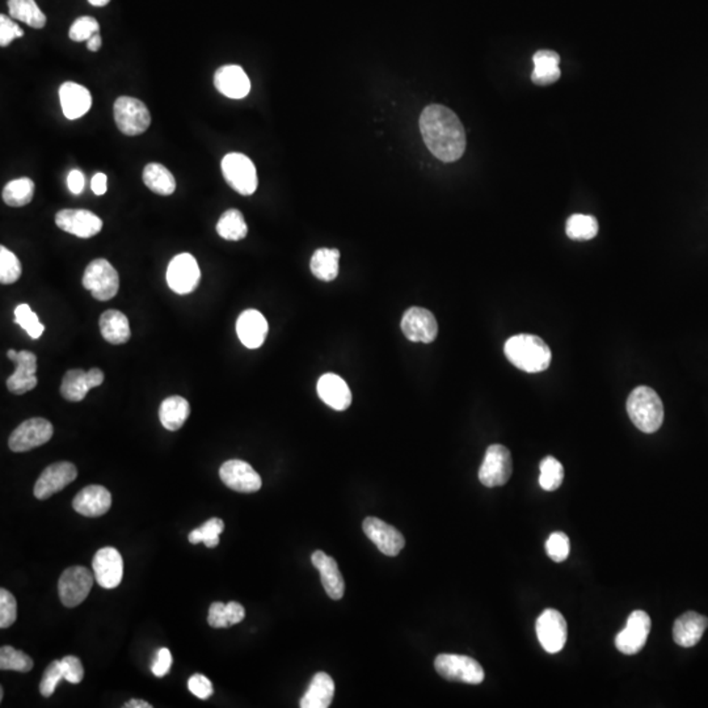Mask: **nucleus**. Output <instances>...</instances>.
<instances>
[{
	"label": "nucleus",
	"mask_w": 708,
	"mask_h": 708,
	"mask_svg": "<svg viewBox=\"0 0 708 708\" xmlns=\"http://www.w3.org/2000/svg\"><path fill=\"white\" fill-rule=\"evenodd\" d=\"M420 131L436 158L444 163L462 158L466 150L465 128L452 109L437 104L427 106L420 116Z\"/></svg>",
	"instance_id": "nucleus-1"
},
{
	"label": "nucleus",
	"mask_w": 708,
	"mask_h": 708,
	"mask_svg": "<svg viewBox=\"0 0 708 708\" xmlns=\"http://www.w3.org/2000/svg\"><path fill=\"white\" fill-rule=\"evenodd\" d=\"M505 356L523 372H545L551 364V350L540 337L521 334L510 337L504 347Z\"/></svg>",
	"instance_id": "nucleus-2"
},
{
	"label": "nucleus",
	"mask_w": 708,
	"mask_h": 708,
	"mask_svg": "<svg viewBox=\"0 0 708 708\" xmlns=\"http://www.w3.org/2000/svg\"><path fill=\"white\" fill-rule=\"evenodd\" d=\"M627 413L631 421L644 433H655L664 421V405L655 389L639 386L627 399Z\"/></svg>",
	"instance_id": "nucleus-3"
},
{
	"label": "nucleus",
	"mask_w": 708,
	"mask_h": 708,
	"mask_svg": "<svg viewBox=\"0 0 708 708\" xmlns=\"http://www.w3.org/2000/svg\"><path fill=\"white\" fill-rule=\"evenodd\" d=\"M222 174L226 183L241 196H251L259 185L257 171L248 156L230 153L222 159Z\"/></svg>",
	"instance_id": "nucleus-4"
},
{
	"label": "nucleus",
	"mask_w": 708,
	"mask_h": 708,
	"mask_svg": "<svg viewBox=\"0 0 708 708\" xmlns=\"http://www.w3.org/2000/svg\"><path fill=\"white\" fill-rule=\"evenodd\" d=\"M114 114L118 130L125 136H141L151 125V114L146 104L136 98H118L114 101Z\"/></svg>",
	"instance_id": "nucleus-5"
},
{
	"label": "nucleus",
	"mask_w": 708,
	"mask_h": 708,
	"mask_svg": "<svg viewBox=\"0 0 708 708\" xmlns=\"http://www.w3.org/2000/svg\"><path fill=\"white\" fill-rule=\"evenodd\" d=\"M83 287L98 301H109L117 295L120 277L108 260L96 259L84 271Z\"/></svg>",
	"instance_id": "nucleus-6"
},
{
	"label": "nucleus",
	"mask_w": 708,
	"mask_h": 708,
	"mask_svg": "<svg viewBox=\"0 0 708 708\" xmlns=\"http://www.w3.org/2000/svg\"><path fill=\"white\" fill-rule=\"evenodd\" d=\"M435 668L444 680L470 683V685H479L484 680L482 665L468 656L443 653L436 657Z\"/></svg>",
	"instance_id": "nucleus-7"
},
{
	"label": "nucleus",
	"mask_w": 708,
	"mask_h": 708,
	"mask_svg": "<svg viewBox=\"0 0 708 708\" xmlns=\"http://www.w3.org/2000/svg\"><path fill=\"white\" fill-rule=\"evenodd\" d=\"M53 425L43 417H33L21 422L8 440V446L12 452H26L35 447L43 446L53 437Z\"/></svg>",
	"instance_id": "nucleus-8"
},
{
	"label": "nucleus",
	"mask_w": 708,
	"mask_h": 708,
	"mask_svg": "<svg viewBox=\"0 0 708 708\" xmlns=\"http://www.w3.org/2000/svg\"><path fill=\"white\" fill-rule=\"evenodd\" d=\"M93 581H95V575H92L86 567L75 565V567L67 568L59 578L60 602L66 608H75V606L81 605L90 594Z\"/></svg>",
	"instance_id": "nucleus-9"
},
{
	"label": "nucleus",
	"mask_w": 708,
	"mask_h": 708,
	"mask_svg": "<svg viewBox=\"0 0 708 708\" xmlns=\"http://www.w3.org/2000/svg\"><path fill=\"white\" fill-rule=\"evenodd\" d=\"M513 463L509 450L502 444H492L485 452L479 470V480L485 487H501L512 476Z\"/></svg>",
	"instance_id": "nucleus-10"
},
{
	"label": "nucleus",
	"mask_w": 708,
	"mask_h": 708,
	"mask_svg": "<svg viewBox=\"0 0 708 708\" xmlns=\"http://www.w3.org/2000/svg\"><path fill=\"white\" fill-rule=\"evenodd\" d=\"M201 271L191 254L177 255L167 268V284L177 295H191L199 287Z\"/></svg>",
	"instance_id": "nucleus-11"
},
{
	"label": "nucleus",
	"mask_w": 708,
	"mask_h": 708,
	"mask_svg": "<svg viewBox=\"0 0 708 708\" xmlns=\"http://www.w3.org/2000/svg\"><path fill=\"white\" fill-rule=\"evenodd\" d=\"M538 641L548 653H558L567 643V622L555 609H547L540 614L535 625Z\"/></svg>",
	"instance_id": "nucleus-12"
},
{
	"label": "nucleus",
	"mask_w": 708,
	"mask_h": 708,
	"mask_svg": "<svg viewBox=\"0 0 708 708\" xmlns=\"http://www.w3.org/2000/svg\"><path fill=\"white\" fill-rule=\"evenodd\" d=\"M650 618L643 610L628 617L625 627L617 635L616 646L625 655H636L646 646L650 633Z\"/></svg>",
	"instance_id": "nucleus-13"
},
{
	"label": "nucleus",
	"mask_w": 708,
	"mask_h": 708,
	"mask_svg": "<svg viewBox=\"0 0 708 708\" xmlns=\"http://www.w3.org/2000/svg\"><path fill=\"white\" fill-rule=\"evenodd\" d=\"M56 224L62 232L90 239L103 230V221L95 213L84 208H65L56 216Z\"/></svg>",
	"instance_id": "nucleus-14"
},
{
	"label": "nucleus",
	"mask_w": 708,
	"mask_h": 708,
	"mask_svg": "<svg viewBox=\"0 0 708 708\" xmlns=\"http://www.w3.org/2000/svg\"><path fill=\"white\" fill-rule=\"evenodd\" d=\"M219 477L230 490L241 493H254L262 488L260 475L249 463L240 460L224 462L219 468Z\"/></svg>",
	"instance_id": "nucleus-15"
},
{
	"label": "nucleus",
	"mask_w": 708,
	"mask_h": 708,
	"mask_svg": "<svg viewBox=\"0 0 708 708\" xmlns=\"http://www.w3.org/2000/svg\"><path fill=\"white\" fill-rule=\"evenodd\" d=\"M8 358L15 362V373L7 380V387L12 394L23 395L32 391L37 386L38 380L35 377L37 373V357L35 353L28 350H10L7 353Z\"/></svg>",
	"instance_id": "nucleus-16"
},
{
	"label": "nucleus",
	"mask_w": 708,
	"mask_h": 708,
	"mask_svg": "<svg viewBox=\"0 0 708 708\" xmlns=\"http://www.w3.org/2000/svg\"><path fill=\"white\" fill-rule=\"evenodd\" d=\"M402 331L410 342L429 344L437 337V320L429 310L411 307L403 315Z\"/></svg>",
	"instance_id": "nucleus-17"
},
{
	"label": "nucleus",
	"mask_w": 708,
	"mask_h": 708,
	"mask_svg": "<svg viewBox=\"0 0 708 708\" xmlns=\"http://www.w3.org/2000/svg\"><path fill=\"white\" fill-rule=\"evenodd\" d=\"M78 476V470L75 465L70 462H57L49 466L43 470L35 484V499L46 500L51 498L54 493L59 492L63 488L67 487L70 483Z\"/></svg>",
	"instance_id": "nucleus-18"
},
{
	"label": "nucleus",
	"mask_w": 708,
	"mask_h": 708,
	"mask_svg": "<svg viewBox=\"0 0 708 708\" xmlns=\"http://www.w3.org/2000/svg\"><path fill=\"white\" fill-rule=\"evenodd\" d=\"M92 568L95 580L101 588H117L122 581L123 561L117 548H100L93 558Z\"/></svg>",
	"instance_id": "nucleus-19"
},
{
	"label": "nucleus",
	"mask_w": 708,
	"mask_h": 708,
	"mask_svg": "<svg viewBox=\"0 0 708 708\" xmlns=\"http://www.w3.org/2000/svg\"><path fill=\"white\" fill-rule=\"evenodd\" d=\"M366 537L387 556H397L405 548L402 532L377 517H367L362 523Z\"/></svg>",
	"instance_id": "nucleus-20"
},
{
	"label": "nucleus",
	"mask_w": 708,
	"mask_h": 708,
	"mask_svg": "<svg viewBox=\"0 0 708 708\" xmlns=\"http://www.w3.org/2000/svg\"><path fill=\"white\" fill-rule=\"evenodd\" d=\"M104 382V373L100 369L68 370L60 384V395L68 402H82L90 389L101 386Z\"/></svg>",
	"instance_id": "nucleus-21"
},
{
	"label": "nucleus",
	"mask_w": 708,
	"mask_h": 708,
	"mask_svg": "<svg viewBox=\"0 0 708 708\" xmlns=\"http://www.w3.org/2000/svg\"><path fill=\"white\" fill-rule=\"evenodd\" d=\"M268 322L257 310H246L236 320V334L244 347L257 350L264 344L268 336Z\"/></svg>",
	"instance_id": "nucleus-22"
},
{
	"label": "nucleus",
	"mask_w": 708,
	"mask_h": 708,
	"mask_svg": "<svg viewBox=\"0 0 708 708\" xmlns=\"http://www.w3.org/2000/svg\"><path fill=\"white\" fill-rule=\"evenodd\" d=\"M214 86L226 98H244L251 90V82L240 66H222L214 74Z\"/></svg>",
	"instance_id": "nucleus-23"
},
{
	"label": "nucleus",
	"mask_w": 708,
	"mask_h": 708,
	"mask_svg": "<svg viewBox=\"0 0 708 708\" xmlns=\"http://www.w3.org/2000/svg\"><path fill=\"white\" fill-rule=\"evenodd\" d=\"M112 507V495L103 485H89L83 488L73 500L76 513L84 517H101Z\"/></svg>",
	"instance_id": "nucleus-24"
},
{
	"label": "nucleus",
	"mask_w": 708,
	"mask_h": 708,
	"mask_svg": "<svg viewBox=\"0 0 708 708\" xmlns=\"http://www.w3.org/2000/svg\"><path fill=\"white\" fill-rule=\"evenodd\" d=\"M318 395L334 411L348 410L352 405V392L347 382L332 373L322 375L318 381Z\"/></svg>",
	"instance_id": "nucleus-25"
},
{
	"label": "nucleus",
	"mask_w": 708,
	"mask_h": 708,
	"mask_svg": "<svg viewBox=\"0 0 708 708\" xmlns=\"http://www.w3.org/2000/svg\"><path fill=\"white\" fill-rule=\"evenodd\" d=\"M60 106L68 120L83 117L92 106V96L86 87L74 82H66L59 89Z\"/></svg>",
	"instance_id": "nucleus-26"
},
{
	"label": "nucleus",
	"mask_w": 708,
	"mask_h": 708,
	"mask_svg": "<svg viewBox=\"0 0 708 708\" xmlns=\"http://www.w3.org/2000/svg\"><path fill=\"white\" fill-rule=\"evenodd\" d=\"M311 562L320 572V580H322L328 597L332 600L342 598L345 593V583L336 561L323 551H315L312 554Z\"/></svg>",
	"instance_id": "nucleus-27"
},
{
	"label": "nucleus",
	"mask_w": 708,
	"mask_h": 708,
	"mask_svg": "<svg viewBox=\"0 0 708 708\" xmlns=\"http://www.w3.org/2000/svg\"><path fill=\"white\" fill-rule=\"evenodd\" d=\"M707 627V617L701 616L696 611H688L674 623V641L683 649H690L699 643Z\"/></svg>",
	"instance_id": "nucleus-28"
},
{
	"label": "nucleus",
	"mask_w": 708,
	"mask_h": 708,
	"mask_svg": "<svg viewBox=\"0 0 708 708\" xmlns=\"http://www.w3.org/2000/svg\"><path fill=\"white\" fill-rule=\"evenodd\" d=\"M334 696V680L325 672H319L310 682L309 688L299 702V706L302 708H326L331 706Z\"/></svg>",
	"instance_id": "nucleus-29"
},
{
	"label": "nucleus",
	"mask_w": 708,
	"mask_h": 708,
	"mask_svg": "<svg viewBox=\"0 0 708 708\" xmlns=\"http://www.w3.org/2000/svg\"><path fill=\"white\" fill-rule=\"evenodd\" d=\"M534 71L531 74L532 83L538 86H548L555 83L561 78L562 71L559 68L561 57L553 51H539L532 57Z\"/></svg>",
	"instance_id": "nucleus-30"
},
{
	"label": "nucleus",
	"mask_w": 708,
	"mask_h": 708,
	"mask_svg": "<svg viewBox=\"0 0 708 708\" xmlns=\"http://www.w3.org/2000/svg\"><path fill=\"white\" fill-rule=\"evenodd\" d=\"M101 334L106 342L114 345L125 344L130 339L131 332L128 318L117 310L103 312L98 320Z\"/></svg>",
	"instance_id": "nucleus-31"
},
{
	"label": "nucleus",
	"mask_w": 708,
	"mask_h": 708,
	"mask_svg": "<svg viewBox=\"0 0 708 708\" xmlns=\"http://www.w3.org/2000/svg\"><path fill=\"white\" fill-rule=\"evenodd\" d=\"M189 414H191V405L188 400L178 395L164 399L159 408V420L169 432L180 429L188 420Z\"/></svg>",
	"instance_id": "nucleus-32"
},
{
	"label": "nucleus",
	"mask_w": 708,
	"mask_h": 708,
	"mask_svg": "<svg viewBox=\"0 0 708 708\" xmlns=\"http://www.w3.org/2000/svg\"><path fill=\"white\" fill-rule=\"evenodd\" d=\"M144 181L147 188L159 196H171L177 191V180L163 164H147L144 169Z\"/></svg>",
	"instance_id": "nucleus-33"
},
{
	"label": "nucleus",
	"mask_w": 708,
	"mask_h": 708,
	"mask_svg": "<svg viewBox=\"0 0 708 708\" xmlns=\"http://www.w3.org/2000/svg\"><path fill=\"white\" fill-rule=\"evenodd\" d=\"M8 12L15 20L26 23L33 29H43L46 26L45 13L35 0H8Z\"/></svg>",
	"instance_id": "nucleus-34"
},
{
	"label": "nucleus",
	"mask_w": 708,
	"mask_h": 708,
	"mask_svg": "<svg viewBox=\"0 0 708 708\" xmlns=\"http://www.w3.org/2000/svg\"><path fill=\"white\" fill-rule=\"evenodd\" d=\"M339 249L319 248L312 255L310 268L312 274L322 281H334L339 274Z\"/></svg>",
	"instance_id": "nucleus-35"
},
{
	"label": "nucleus",
	"mask_w": 708,
	"mask_h": 708,
	"mask_svg": "<svg viewBox=\"0 0 708 708\" xmlns=\"http://www.w3.org/2000/svg\"><path fill=\"white\" fill-rule=\"evenodd\" d=\"M33 196H35V183L29 177L10 181L2 192L3 201L11 208L26 207L32 201Z\"/></svg>",
	"instance_id": "nucleus-36"
},
{
	"label": "nucleus",
	"mask_w": 708,
	"mask_h": 708,
	"mask_svg": "<svg viewBox=\"0 0 708 708\" xmlns=\"http://www.w3.org/2000/svg\"><path fill=\"white\" fill-rule=\"evenodd\" d=\"M216 232L226 240L238 241L248 234V226L244 221L243 214L236 208L224 211L216 224Z\"/></svg>",
	"instance_id": "nucleus-37"
},
{
	"label": "nucleus",
	"mask_w": 708,
	"mask_h": 708,
	"mask_svg": "<svg viewBox=\"0 0 708 708\" xmlns=\"http://www.w3.org/2000/svg\"><path fill=\"white\" fill-rule=\"evenodd\" d=\"M565 232L572 240H590L598 234L597 219L586 214H573L568 218Z\"/></svg>",
	"instance_id": "nucleus-38"
},
{
	"label": "nucleus",
	"mask_w": 708,
	"mask_h": 708,
	"mask_svg": "<svg viewBox=\"0 0 708 708\" xmlns=\"http://www.w3.org/2000/svg\"><path fill=\"white\" fill-rule=\"evenodd\" d=\"M224 531V523L221 518H210L207 523H202L199 529H194L189 534L188 539L192 545L205 543L208 548L216 547L219 545V535Z\"/></svg>",
	"instance_id": "nucleus-39"
},
{
	"label": "nucleus",
	"mask_w": 708,
	"mask_h": 708,
	"mask_svg": "<svg viewBox=\"0 0 708 708\" xmlns=\"http://www.w3.org/2000/svg\"><path fill=\"white\" fill-rule=\"evenodd\" d=\"M564 479V468L556 458L547 457L540 462L539 484L548 492L558 490Z\"/></svg>",
	"instance_id": "nucleus-40"
},
{
	"label": "nucleus",
	"mask_w": 708,
	"mask_h": 708,
	"mask_svg": "<svg viewBox=\"0 0 708 708\" xmlns=\"http://www.w3.org/2000/svg\"><path fill=\"white\" fill-rule=\"evenodd\" d=\"M32 668L33 660L27 653L10 646L2 647V649H0V669L2 671L28 673V672L32 671Z\"/></svg>",
	"instance_id": "nucleus-41"
},
{
	"label": "nucleus",
	"mask_w": 708,
	"mask_h": 708,
	"mask_svg": "<svg viewBox=\"0 0 708 708\" xmlns=\"http://www.w3.org/2000/svg\"><path fill=\"white\" fill-rule=\"evenodd\" d=\"M21 273L23 268L18 256L4 246L0 247V282L3 285L15 284L20 279Z\"/></svg>",
	"instance_id": "nucleus-42"
},
{
	"label": "nucleus",
	"mask_w": 708,
	"mask_h": 708,
	"mask_svg": "<svg viewBox=\"0 0 708 708\" xmlns=\"http://www.w3.org/2000/svg\"><path fill=\"white\" fill-rule=\"evenodd\" d=\"M15 323H18L32 339L37 340L43 336L45 326L41 325L37 314L32 311L29 304H19L15 309Z\"/></svg>",
	"instance_id": "nucleus-43"
},
{
	"label": "nucleus",
	"mask_w": 708,
	"mask_h": 708,
	"mask_svg": "<svg viewBox=\"0 0 708 708\" xmlns=\"http://www.w3.org/2000/svg\"><path fill=\"white\" fill-rule=\"evenodd\" d=\"M100 30V24L92 16H82L76 19L68 30V37L75 43H82V41H89L93 35L98 33Z\"/></svg>",
	"instance_id": "nucleus-44"
},
{
	"label": "nucleus",
	"mask_w": 708,
	"mask_h": 708,
	"mask_svg": "<svg viewBox=\"0 0 708 708\" xmlns=\"http://www.w3.org/2000/svg\"><path fill=\"white\" fill-rule=\"evenodd\" d=\"M570 538L564 532H553L546 542V551L554 562H564L570 555Z\"/></svg>",
	"instance_id": "nucleus-45"
},
{
	"label": "nucleus",
	"mask_w": 708,
	"mask_h": 708,
	"mask_svg": "<svg viewBox=\"0 0 708 708\" xmlns=\"http://www.w3.org/2000/svg\"><path fill=\"white\" fill-rule=\"evenodd\" d=\"M18 618V603L12 593L0 589V628H8Z\"/></svg>",
	"instance_id": "nucleus-46"
},
{
	"label": "nucleus",
	"mask_w": 708,
	"mask_h": 708,
	"mask_svg": "<svg viewBox=\"0 0 708 708\" xmlns=\"http://www.w3.org/2000/svg\"><path fill=\"white\" fill-rule=\"evenodd\" d=\"M60 680H65L63 679L62 665H60V660H56L46 668L43 680H41L40 693L43 694V696L49 698L53 696Z\"/></svg>",
	"instance_id": "nucleus-47"
},
{
	"label": "nucleus",
	"mask_w": 708,
	"mask_h": 708,
	"mask_svg": "<svg viewBox=\"0 0 708 708\" xmlns=\"http://www.w3.org/2000/svg\"><path fill=\"white\" fill-rule=\"evenodd\" d=\"M62 665L63 679L70 683H81L84 677V669L81 660L75 656H66L60 660Z\"/></svg>",
	"instance_id": "nucleus-48"
},
{
	"label": "nucleus",
	"mask_w": 708,
	"mask_h": 708,
	"mask_svg": "<svg viewBox=\"0 0 708 708\" xmlns=\"http://www.w3.org/2000/svg\"><path fill=\"white\" fill-rule=\"evenodd\" d=\"M23 35L24 30L12 20V18L0 15V46L2 48H5L16 38H21Z\"/></svg>",
	"instance_id": "nucleus-49"
},
{
	"label": "nucleus",
	"mask_w": 708,
	"mask_h": 708,
	"mask_svg": "<svg viewBox=\"0 0 708 708\" xmlns=\"http://www.w3.org/2000/svg\"><path fill=\"white\" fill-rule=\"evenodd\" d=\"M188 688L193 696L200 699H208L213 696V685L208 677L202 674H194L188 680Z\"/></svg>",
	"instance_id": "nucleus-50"
},
{
	"label": "nucleus",
	"mask_w": 708,
	"mask_h": 708,
	"mask_svg": "<svg viewBox=\"0 0 708 708\" xmlns=\"http://www.w3.org/2000/svg\"><path fill=\"white\" fill-rule=\"evenodd\" d=\"M208 623L214 628L232 627L229 618H227L226 605L224 602L211 603L210 609H208Z\"/></svg>",
	"instance_id": "nucleus-51"
},
{
	"label": "nucleus",
	"mask_w": 708,
	"mask_h": 708,
	"mask_svg": "<svg viewBox=\"0 0 708 708\" xmlns=\"http://www.w3.org/2000/svg\"><path fill=\"white\" fill-rule=\"evenodd\" d=\"M172 666V655L169 649H161L156 653L155 660L151 665L153 676L164 677L169 674V669Z\"/></svg>",
	"instance_id": "nucleus-52"
},
{
	"label": "nucleus",
	"mask_w": 708,
	"mask_h": 708,
	"mask_svg": "<svg viewBox=\"0 0 708 708\" xmlns=\"http://www.w3.org/2000/svg\"><path fill=\"white\" fill-rule=\"evenodd\" d=\"M68 191L73 194H81L84 189V175L79 169H73L67 177Z\"/></svg>",
	"instance_id": "nucleus-53"
},
{
	"label": "nucleus",
	"mask_w": 708,
	"mask_h": 708,
	"mask_svg": "<svg viewBox=\"0 0 708 708\" xmlns=\"http://www.w3.org/2000/svg\"><path fill=\"white\" fill-rule=\"evenodd\" d=\"M226 610L230 625H238V623H240L241 620L244 619V617H246V610H244L243 606L239 602H234V601L227 603Z\"/></svg>",
	"instance_id": "nucleus-54"
},
{
	"label": "nucleus",
	"mask_w": 708,
	"mask_h": 708,
	"mask_svg": "<svg viewBox=\"0 0 708 708\" xmlns=\"http://www.w3.org/2000/svg\"><path fill=\"white\" fill-rule=\"evenodd\" d=\"M90 189L96 196H103L108 189V177L103 172H98L90 180Z\"/></svg>",
	"instance_id": "nucleus-55"
},
{
	"label": "nucleus",
	"mask_w": 708,
	"mask_h": 708,
	"mask_svg": "<svg viewBox=\"0 0 708 708\" xmlns=\"http://www.w3.org/2000/svg\"><path fill=\"white\" fill-rule=\"evenodd\" d=\"M101 45H103V40H101V35L98 33L93 35L92 37L87 41V49L90 51H100Z\"/></svg>",
	"instance_id": "nucleus-56"
},
{
	"label": "nucleus",
	"mask_w": 708,
	"mask_h": 708,
	"mask_svg": "<svg viewBox=\"0 0 708 708\" xmlns=\"http://www.w3.org/2000/svg\"><path fill=\"white\" fill-rule=\"evenodd\" d=\"M123 707H125V708H151L153 706H151L150 704H147V702L141 701V699H131V701H129L128 704H126L125 706H123Z\"/></svg>",
	"instance_id": "nucleus-57"
},
{
	"label": "nucleus",
	"mask_w": 708,
	"mask_h": 708,
	"mask_svg": "<svg viewBox=\"0 0 708 708\" xmlns=\"http://www.w3.org/2000/svg\"><path fill=\"white\" fill-rule=\"evenodd\" d=\"M111 0H89L90 4L93 7H106Z\"/></svg>",
	"instance_id": "nucleus-58"
},
{
	"label": "nucleus",
	"mask_w": 708,
	"mask_h": 708,
	"mask_svg": "<svg viewBox=\"0 0 708 708\" xmlns=\"http://www.w3.org/2000/svg\"><path fill=\"white\" fill-rule=\"evenodd\" d=\"M0 701H3V688H0Z\"/></svg>",
	"instance_id": "nucleus-59"
}]
</instances>
